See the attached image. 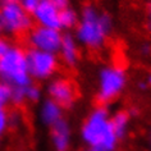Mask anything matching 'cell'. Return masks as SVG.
<instances>
[{
  "label": "cell",
  "instance_id": "52a82bcc",
  "mask_svg": "<svg viewBox=\"0 0 151 151\" xmlns=\"http://www.w3.org/2000/svg\"><path fill=\"white\" fill-rule=\"evenodd\" d=\"M26 40H27L29 49L58 54L63 40V33L60 29L35 26L27 32Z\"/></svg>",
  "mask_w": 151,
  "mask_h": 151
},
{
  "label": "cell",
  "instance_id": "8fae6325",
  "mask_svg": "<svg viewBox=\"0 0 151 151\" xmlns=\"http://www.w3.org/2000/svg\"><path fill=\"white\" fill-rule=\"evenodd\" d=\"M59 59L64 65L67 67H74L77 65L78 60H80V44L74 39L73 35H63V40L60 44V49L58 51Z\"/></svg>",
  "mask_w": 151,
  "mask_h": 151
},
{
  "label": "cell",
  "instance_id": "44dd1931",
  "mask_svg": "<svg viewBox=\"0 0 151 151\" xmlns=\"http://www.w3.org/2000/svg\"><path fill=\"white\" fill-rule=\"evenodd\" d=\"M9 45H10V42L8 40H5L3 36H0V56L6 51V49L9 47Z\"/></svg>",
  "mask_w": 151,
  "mask_h": 151
},
{
  "label": "cell",
  "instance_id": "277c9868",
  "mask_svg": "<svg viewBox=\"0 0 151 151\" xmlns=\"http://www.w3.org/2000/svg\"><path fill=\"white\" fill-rule=\"evenodd\" d=\"M127 83V70L122 64L110 63L106 65H103L97 73V100L101 104L113 103L124 92Z\"/></svg>",
  "mask_w": 151,
  "mask_h": 151
},
{
  "label": "cell",
  "instance_id": "7a4b0ae2",
  "mask_svg": "<svg viewBox=\"0 0 151 151\" xmlns=\"http://www.w3.org/2000/svg\"><path fill=\"white\" fill-rule=\"evenodd\" d=\"M80 137L90 151H115L119 143L111 115L103 105L93 108L86 115L80 127Z\"/></svg>",
  "mask_w": 151,
  "mask_h": 151
},
{
  "label": "cell",
  "instance_id": "484cf974",
  "mask_svg": "<svg viewBox=\"0 0 151 151\" xmlns=\"http://www.w3.org/2000/svg\"><path fill=\"white\" fill-rule=\"evenodd\" d=\"M85 151H90V150H85Z\"/></svg>",
  "mask_w": 151,
  "mask_h": 151
},
{
  "label": "cell",
  "instance_id": "5bb4252c",
  "mask_svg": "<svg viewBox=\"0 0 151 151\" xmlns=\"http://www.w3.org/2000/svg\"><path fill=\"white\" fill-rule=\"evenodd\" d=\"M80 19V14L77 13V10L67 6L60 10V24H62V29H70L76 28V26Z\"/></svg>",
  "mask_w": 151,
  "mask_h": 151
},
{
  "label": "cell",
  "instance_id": "603a6c76",
  "mask_svg": "<svg viewBox=\"0 0 151 151\" xmlns=\"http://www.w3.org/2000/svg\"><path fill=\"white\" fill-rule=\"evenodd\" d=\"M139 52H141L142 55H149L151 52V46L149 44H142L141 46H139Z\"/></svg>",
  "mask_w": 151,
  "mask_h": 151
},
{
  "label": "cell",
  "instance_id": "3957f363",
  "mask_svg": "<svg viewBox=\"0 0 151 151\" xmlns=\"http://www.w3.org/2000/svg\"><path fill=\"white\" fill-rule=\"evenodd\" d=\"M0 82L12 88H24L32 83L26 50L19 45L10 44L0 56Z\"/></svg>",
  "mask_w": 151,
  "mask_h": 151
},
{
  "label": "cell",
  "instance_id": "ffe728a7",
  "mask_svg": "<svg viewBox=\"0 0 151 151\" xmlns=\"http://www.w3.org/2000/svg\"><path fill=\"white\" fill-rule=\"evenodd\" d=\"M145 27L151 33V4L147 5L146 13H145Z\"/></svg>",
  "mask_w": 151,
  "mask_h": 151
},
{
  "label": "cell",
  "instance_id": "8992f818",
  "mask_svg": "<svg viewBox=\"0 0 151 151\" xmlns=\"http://www.w3.org/2000/svg\"><path fill=\"white\" fill-rule=\"evenodd\" d=\"M26 56H27L28 72L32 80L46 81L54 78L59 67L58 54L28 49L26 50Z\"/></svg>",
  "mask_w": 151,
  "mask_h": 151
},
{
  "label": "cell",
  "instance_id": "ac0fdd59",
  "mask_svg": "<svg viewBox=\"0 0 151 151\" xmlns=\"http://www.w3.org/2000/svg\"><path fill=\"white\" fill-rule=\"evenodd\" d=\"M9 126H10L9 115L6 114L5 111H0V139L4 137V134L6 133Z\"/></svg>",
  "mask_w": 151,
  "mask_h": 151
},
{
  "label": "cell",
  "instance_id": "4fadbf2b",
  "mask_svg": "<svg viewBox=\"0 0 151 151\" xmlns=\"http://www.w3.org/2000/svg\"><path fill=\"white\" fill-rule=\"evenodd\" d=\"M111 124L119 141L123 139L128 134V131H129V124H131L129 113L126 110H116L111 115Z\"/></svg>",
  "mask_w": 151,
  "mask_h": 151
},
{
  "label": "cell",
  "instance_id": "d6986e66",
  "mask_svg": "<svg viewBox=\"0 0 151 151\" xmlns=\"http://www.w3.org/2000/svg\"><path fill=\"white\" fill-rule=\"evenodd\" d=\"M40 1L41 0H19V4L22 5V8L31 16V14L36 10L37 6H39Z\"/></svg>",
  "mask_w": 151,
  "mask_h": 151
},
{
  "label": "cell",
  "instance_id": "e0dca14e",
  "mask_svg": "<svg viewBox=\"0 0 151 151\" xmlns=\"http://www.w3.org/2000/svg\"><path fill=\"white\" fill-rule=\"evenodd\" d=\"M23 103H26L24 88H12V104L18 106Z\"/></svg>",
  "mask_w": 151,
  "mask_h": 151
},
{
  "label": "cell",
  "instance_id": "7402d4cb",
  "mask_svg": "<svg viewBox=\"0 0 151 151\" xmlns=\"http://www.w3.org/2000/svg\"><path fill=\"white\" fill-rule=\"evenodd\" d=\"M50 1H52L55 5H58L60 9L69 6V0H50Z\"/></svg>",
  "mask_w": 151,
  "mask_h": 151
},
{
  "label": "cell",
  "instance_id": "9a60e30c",
  "mask_svg": "<svg viewBox=\"0 0 151 151\" xmlns=\"http://www.w3.org/2000/svg\"><path fill=\"white\" fill-rule=\"evenodd\" d=\"M9 104H12V87L0 82V111H5Z\"/></svg>",
  "mask_w": 151,
  "mask_h": 151
},
{
  "label": "cell",
  "instance_id": "cb8c5ba5",
  "mask_svg": "<svg viewBox=\"0 0 151 151\" xmlns=\"http://www.w3.org/2000/svg\"><path fill=\"white\" fill-rule=\"evenodd\" d=\"M147 147H149V150L151 151V128L147 132Z\"/></svg>",
  "mask_w": 151,
  "mask_h": 151
},
{
  "label": "cell",
  "instance_id": "7c38bea8",
  "mask_svg": "<svg viewBox=\"0 0 151 151\" xmlns=\"http://www.w3.org/2000/svg\"><path fill=\"white\" fill-rule=\"evenodd\" d=\"M63 114H64L63 108L59 104H56L55 101L49 99V97L40 104L39 119L44 126H46L49 128H51L54 124L60 122L63 119Z\"/></svg>",
  "mask_w": 151,
  "mask_h": 151
},
{
  "label": "cell",
  "instance_id": "6da1fadb",
  "mask_svg": "<svg viewBox=\"0 0 151 151\" xmlns=\"http://www.w3.org/2000/svg\"><path fill=\"white\" fill-rule=\"evenodd\" d=\"M114 27L110 14L93 4H86L81 10L80 19L74 28V39L88 50H100L106 45Z\"/></svg>",
  "mask_w": 151,
  "mask_h": 151
},
{
  "label": "cell",
  "instance_id": "30bf717a",
  "mask_svg": "<svg viewBox=\"0 0 151 151\" xmlns=\"http://www.w3.org/2000/svg\"><path fill=\"white\" fill-rule=\"evenodd\" d=\"M72 127L64 118L50 128V142L55 151H68L72 146Z\"/></svg>",
  "mask_w": 151,
  "mask_h": 151
},
{
  "label": "cell",
  "instance_id": "ba28073f",
  "mask_svg": "<svg viewBox=\"0 0 151 151\" xmlns=\"http://www.w3.org/2000/svg\"><path fill=\"white\" fill-rule=\"evenodd\" d=\"M46 92L49 99L59 104L63 109L73 106L77 100V88L67 77H54L49 82Z\"/></svg>",
  "mask_w": 151,
  "mask_h": 151
},
{
  "label": "cell",
  "instance_id": "2e32d148",
  "mask_svg": "<svg viewBox=\"0 0 151 151\" xmlns=\"http://www.w3.org/2000/svg\"><path fill=\"white\" fill-rule=\"evenodd\" d=\"M24 96H26V101L37 103L41 99V90L39 86L29 83L27 87H24Z\"/></svg>",
  "mask_w": 151,
  "mask_h": 151
},
{
  "label": "cell",
  "instance_id": "5b68a950",
  "mask_svg": "<svg viewBox=\"0 0 151 151\" xmlns=\"http://www.w3.org/2000/svg\"><path fill=\"white\" fill-rule=\"evenodd\" d=\"M32 17L19 3L0 5V36H19L32 28Z\"/></svg>",
  "mask_w": 151,
  "mask_h": 151
},
{
  "label": "cell",
  "instance_id": "9c48e42d",
  "mask_svg": "<svg viewBox=\"0 0 151 151\" xmlns=\"http://www.w3.org/2000/svg\"><path fill=\"white\" fill-rule=\"evenodd\" d=\"M60 9L50 0H41L36 10L31 14L32 21L36 22V26H42L47 28H54L62 31L60 24Z\"/></svg>",
  "mask_w": 151,
  "mask_h": 151
},
{
  "label": "cell",
  "instance_id": "d4e9b609",
  "mask_svg": "<svg viewBox=\"0 0 151 151\" xmlns=\"http://www.w3.org/2000/svg\"><path fill=\"white\" fill-rule=\"evenodd\" d=\"M12 3H19V0H0V5H3V4H12Z\"/></svg>",
  "mask_w": 151,
  "mask_h": 151
}]
</instances>
